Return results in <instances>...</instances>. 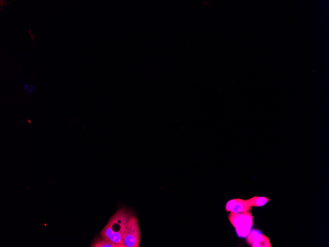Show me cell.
Here are the masks:
<instances>
[{"mask_svg": "<svg viewBox=\"0 0 329 247\" xmlns=\"http://www.w3.org/2000/svg\"><path fill=\"white\" fill-rule=\"evenodd\" d=\"M132 215H134V213L132 210L125 208H119L100 232V236L117 245L118 247H125L123 242V235L128 220Z\"/></svg>", "mask_w": 329, "mask_h": 247, "instance_id": "1", "label": "cell"}, {"mask_svg": "<svg viewBox=\"0 0 329 247\" xmlns=\"http://www.w3.org/2000/svg\"><path fill=\"white\" fill-rule=\"evenodd\" d=\"M251 208L247 204L246 200L240 198L230 200L227 202L225 206L226 212L235 213L250 211Z\"/></svg>", "mask_w": 329, "mask_h": 247, "instance_id": "5", "label": "cell"}, {"mask_svg": "<svg viewBox=\"0 0 329 247\" xmlns=\"http://www.w3.org/2000/svg\"><path fill=\"white\" fill-rule=\"evenodd\" d=\"M141 241V232L137 217L132 215L123 235V242L125 247H139Z\"/></svg>", "mask_w": 329, "mask_h": 247, "instance_id": "3", "label": "cell"}, {"mask_svg": "<svg viewBox=\"0 0 329 247\" xmlns=\"http://www.w3.org/2000/svg\"><path fill=\"white\" fill-rule=\"evenodd\" d=\"M90 247H118V246L106 238L100 236L96 238L91 244Z\"/></svg>", "mask_w": 329, "mask_h": 247, "instance_id": "7", "label": "cell"}, {"mask_svg": "<svg viewBox=\"0 0 329 247\" xmlns=\"http://www.w3.org/2000/svg\"><path fill=\"white\" fill-rule=\"evenodd\" d=\"M22 89L26 92L31 93L35 90L34 86L29 83H25L22 86Z\"/></svg>", "mask_w": 329, "mask_h": 247, "instance_id": "8", "label": "cell"}, {"mask_svg": "<svg viewBox=\"0 0 329 247\" xmlns=\"http://www.w3.org/2000/svg\"><path fill=\"white\" fill-rule=\"evenodd\" d=\"M270 200V198L268 197L256 196L246 199V201L250 207H257L264 206Z\"/></svg>", "mask_w": 329, "mask_h": 247, "instance_id": "6", "label": "cell"}, {"mask_svg": "<svg viewBox=\"0 0 329 247\" xmlns=\"http://www.w3.org/2000/svg\"><path fill=\"white\" fill-rule=\"evenodd\" d=\"M247 243L252 247H271L269 239L258 230H251L246 237Z\"/></svg>", "mask_w": 329, "mask_h": 247, "instance_id": "4", "label": "cell"}, {"mask_svg": "<svg viewBox=\"0 0 329 247\" xmlns=\"http://www.w3.org/2000/svg\"><path fill=\"white\" fill-rule=\"evenodd\" d=\"M228 219L234 227L237 235L241 238H246L253 223V216L250 211L237 213L230 212Z\"/></svg>", "mask_w": 329, "mask_h": 247, "instance_id": "2", "label": "cell"}]
</instances>
